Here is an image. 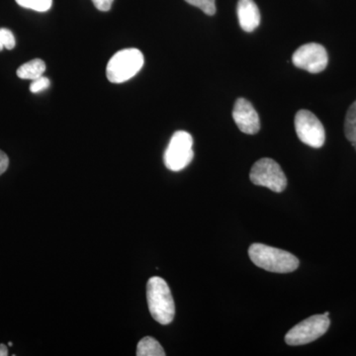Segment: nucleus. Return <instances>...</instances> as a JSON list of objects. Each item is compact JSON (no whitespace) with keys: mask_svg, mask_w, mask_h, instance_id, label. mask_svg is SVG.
Masks as SVG:
<instances>
[{"mask_svg":"<svg viewBox=\"0 0 356 356\" xmlns=\"http://www.w3.org/2000/svg\"><path fill=\"white\" fill-rule=\"evenodd\" d=\"M233 118L236 125L248 135H254L261 129V120L252 103L245 98H238L233 110Z\"/></svg>","mask_w":356,"mask_h":356,"instance_id":"nucleus-9","label":"nucleus"},{"mask_svg":"<svg viewBox=\"0 0 356 356\" xmlns=\"http://www.w3.org/2000/svg\"><path fill=\"white\" fill-rule=\"evenodd\" d=\"M248 257L255 266L275 273H289L296 270L299 259L286 250L254 243L248 248Z\"/></svg>","mask_w":356,"mask_h":356,"instance_id":"nucleus-1","label":"nucleus"},{"mask_svg":"<svg viewBox=\"0 0 356 356\" xmlns=\"http://www.w3.org/2000/svg\"><path fill=\"white\" fill-rule=\"evenodd\" d=\"M187 3L191 4L203 11L207 15L213 16L216 13V3L215 0H185Z\"/></svg>","mask_w":356,"mask_h":356,"instance_id":"nucleus-15","label":"nucleus"},{"mask_svg":"<svg viewBox=\"0 0 356 356\" xmlns=\"http://www.w3.org/2000/svg\"><path fill=\"white\" fill-rule=\"evenodd\" d=\"M293 65L311 74H318L327 67L329 63L327 50L322 44L309 43L297 49L292 56Z\"/></svg>","mask_w":356,"mask_h":356,"instance_id":"nucleus-8","label":"nucleus"},{"mask_svg":"<svg viewBox=\"0 0 356 356\" xmlns=\"http://www.w3.org/2000/svg\"><path fill=\"white\" fill-rule=\"evenodd\" d=\"M193 139L191 134L177 131L173 134L165 152V165L172 172H180L191 165L193 159Z\"/></svg>","mask_w":356,"mask_h":356,"instance_id":"nucleus-4","label":"nucleus"},{"mask_svg":"<svg viewBox=\"0 0 356 356\" xmlns=\"http://www.w3.org/2000/svg\"><path fill=\"white\" fill-rule=\"evenodd\" d=\"M138 356H165L163 346L156 339L152 337H146L140 339L137 346Z\"/></svg>","mask_w":356,"mask_h":356,"instance_id":"nucleus-12","label":"nucleus"},{"mask_svg":"<svg viewBox=\"0 0 356 356\" xmlns=\"http://www.w3.org/2000/svg\"><path fill=\"white\" fill-rule=\"evenodd\" d=\"M344 133H346V139L350 140L356 149V102L350 105L346 113Z\"/></svg>","mask_w":356,"mask_h":356,"instance_id":"nucleus-13","label":"nucleus"},{"mask_svg":"<svg viewBox=\"0 0 356 356\" xmlns=\"http://www.w3.org/2000/svg\"><path fill=\"white\" fill-rule=\"evenodd\" d=\"M44 70H46V64H44V60L35 58V60H30V62L21 65L19 69L17 70V76L21 79L34 81V79L43 76Z\"/></svg>","mask_w":356,"mask_h":356,"instance_id":"nucleus-11","label":"nucleus"},{"mask_svg":"<svg viewBox=\"0 0 356 356\" xmlns=\"http://www.w3.org/2000/svg\"><path fill=\"white\" fill-rule=\"evenodd\" d=\"M250 181L259 186L266 187L271 191H284L287 178L281 166L273 159L264 158L254 163L250 173Z\"/></svg>","mask_w":356,"mask_h":356,"instance_id":"nucleus-6","label":"nucleus"},{"mask_svg":"<svg viewBox=\"0 0 356 356\" xmlns=\"http://www.w3.org/2000/svg\"><path fill=\"white\" fill-rule=\"evenodd\" d=\"M114 0H92L93 4L98 10L109 11Z\"/></svg>","mask_w":356,"mask_h":356,"instance_id":"nucleus-18","label":"nucleus"},{"mask_svg":"<svg viewBox=\"0 0 356 356\" xmlns=\"http://www.w3.org/2000/svg\"><path fill=\"white\" fill-rule=\"evenodd\" d=\"M295 130L302 143L307 146L322 147L325 142L324 126L317 116L308 110H300L295 116Z\"/></svg>","mask_w":356,"mask_h":356,"instance_id":"nucleus-7","label":"nucleus"},{"mask_svg":"<svg viewBox=\"0 0 356 356\" xmlns=\"http://www.w3.org/2000/svg\"><path fill=\"white\" fill-rule=\"evenodd\" d=\"M8 346H13V343H8Z\"/></svg>","mask_w":356,"mask_h":356,"instance_id":"nucleus-21","label":"nucleus"},{"mask_svg":"<svg viewBox=\"0 0 356 356\" xmlns=\"http://www.w3.org/2000/svg\"><path fill=\"white\" fill-rule=\"evenodd\" d=\"M18 6L38 13L50 10L53 0H15Z\"/></svg>","mask_w":356,"mask_h":356,"instance_id":"nucleus-14","label":"nucleus"},{"mask_svg":"<svg viewBox=\"0 0 356 356\" xmlns=\"http://www.w3.org/2000/svg\"><path fill=\"white\" fill-rule=\"evenodd\" d=\"M50 84V79L42 76L39 77V79H34V81H32L31 86H30V91H31L32 93L42 92V91L49 88Z\"/></svg>","mask_w":356,"mask_h":356,"instance_id":"nucleus-17","label":"nucleus"},{"mask_svg":"<svg viewBox=\"0 0 356 356\" xmlns=\"http://www.w3.org/2000/svg\"><path fill=\"white\" fill-rule=\"evenodd\" d=\"M144 65V55L138 49H124L110 58L106 76L110 83H123L135 76Z\"/></svg>","mask_w":356,"mask_h":356,"instance_id":"nucleus-3","label":"nucleus"},{"mask_svg":"<svg viewBox=\"0 0 356 356\" xmlns=\"http://www.w3.org/2000/svg\"><path fill=\"white\" fill-rule=\"evenodd\" d=\"M16 41L13 33L6 28L0 29V51L4 48L7 50H13L15 47Z\"/></svg>","mask_w":356,"mask_h":356,"instance_id":"nucleus-16","label":"nucleus"},{"mask_svg":"<svg viewBox=\"0 0 356 356\" xmlns=\"http://www.w3.org/2000/svg\"><path fill=\"white\" fill-rule=\"evenodd\" d=\"M8 355V348L6 344L1 343L0 344V356H7Z\"/></svg>","mask_w":356,"mask_h":356,"instance_id":"nucleus-20","label":"nucleus"},{"mask_svg":"<svg viewBox=\"0 0 356 356\" xmlns=\"http://www.w3.org/2000/svg\"><path fill=\"white\" fill-rule=\"evenodd\" d=\"M331 321L329 316L315 315L302 321L293 327L285 336V343L288 346H303L310 343L324 336L329 330Z\"/></svg>","mask_w":356,"mask_h":356,"instance_id":"nucleus-5","label":"nucleus"},{"mask_svg":"<svg viewBox=\"0 0 356 356\" xmlns=\"http://www.w3.org/2000/svg\"><path fill=\"white\" fill-rule=\"evenodd\" d=\"M147 299L152 317L161 325L172 322L175 315V300L168 283L163 278L154 276L147 284Z\"/></svg>","mask_w":356,"mask_h":356,"instance_id":"nucleus-2","label":"nucleus"},{"mask_svg":"<svg viewBox=\"0 0 356 356\" xmlns=\"http://www.w3.org/2000/svg\"><path fill=\"white\" fill-rule=\"evenodd\" d=\"M236 14L245 32H254L261 24V13L254 0H238Z\"/></svg>","mask_w":356,"mask_h":356,"instance_id":"nucleus-10","label":"nucleus"},{"mask_svg":"<svg viewBox=\"0 0 356 356\" xmlns=\"http://www.w3.org/2000/svg\"><path fill=\"white\" fill-rule=\"evenodd\" d=\"M9 165V159L4 152L0 151V175L6 172Z\"/></svg>","mask_w":356,"mask_h":356,"instance_id":"nucleus-19","label":"nucleus"}]
</instances>
